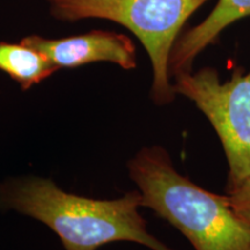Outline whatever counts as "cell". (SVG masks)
<instances>
[{
  "label": "cell",
  "mask_w": 250,
  "mask_h": 250,
  "mask_svg": "<svg viewBox=\"0 0 250 250\" xmlns=\"http://www.w3.org/2000/svg\"><path fill=\"white\" fill-rule=\"evenodd\" d=\"M0 206L46 225L65 250H98L117 241L171 250L147 230L139 213V190L117 199H94L64 191L51 180L26 177L0 184Z\"/></svg>",
  "instance_id": "cell-1"
},
{
  "label": "cell",
  "mask_w": 250,
  "mask_h": 250,
  "mask_svg": "<svg viewBox=\"0 0 250 250\" xmlns=\"http://www.w3.org/2000/svg\"><path fill=\"white\" fill-rule=\"evenodd\" d=\"M127 167L143 206L177 228L196 250H250V223L234 210L228 196L181 175L165 148H143Z\"/></svg>",
  "instance_id": "cell-2"
},
{
  "label": "cell",
  "mask_w": 250,
  "mask_h": 250,
  "mask_svg": "<svg viewBox=\"0 0 250 250\" xmlns=\"http://www.w3.org/2000/svg\"><path fill=\"white\" fill-rule=\"evenodd\" d=\"M50 13L61 21L101 19L129 29L140 41L152 62V100L169 104L175 100L169 59L189 18L208 0H46Z\"/></svg>",
  "instance_id": "cell-3"
},
{
  "label": "cell",
  "mask_w": 250,
  "mask_h": 250,
  "mask_svg": "<svg viewBox=\"0 0 250 250\" xmlns=\"http://www.w3.org/2000/svg\"><path fill=\"white\" fill-rule=\"evenodd\" d=\"M173 89L196 104L217 132L228 162L226 187L250 176V71L234 68L221 81L214 67L173 78Z\"/></svg>",
  "instance_id": "cell-4"
},
{
  "label": "cell",
  "mask_w": 250,
  "mask_h": 250,
  "mask_svg": "<svg viewBox=\"0 0 250 250\" xmlns=\"http://www.w3.org/2000/svg\"><path fill=\"white\" fill-rule=\"evenodd\" d=\"M20 42L42 54L58 70L76 68L96 62H112L123 70L137 67L134 43L130 37L116 31L93 30L64 39L30 35Z\"/></svg>",
  "instance_id": "cell-5"
},
{
  "label": "cell",
  "mask_w": 250,
  "mask_h": 250,
  "mask_svg": "<svg viewBox=\"0 0 250 250\" xmlns=\"http://www.w3.org/2000/svg\"><path fill=\"white\" fill-rule=\"evenodd\" d=\"M250 17V0H219L204 21L181 34L169 59L170 78L192 71L195 59L236 21Z\"/></svg>",
  "instance_id": "cell-6"
},
{
  "label": "cell",
  "mask_w": 250,
  "mask_h": 250,
  "mask_svg": "<svg viewBox=\"0 0 250 250\" xmlns=\"http://www.w3.org/2000/svg\"><path fill=\"white\" fill-rule=\"evenodd\" d=\"M0 70L27 90L52 76L58 68L39 51L21 42H0Z\"/></svg>",
  "instance_id": "cell-7"
},
{
  "label": "cell",
  "mask_w": 250,
  "mask_h": 250,
  "mask_svg": "<svg viewBox=\"0 0 250 250\" xmlns=\"http://www.w3.org/2000/svg\"><path fill=\"white\" fill-rule=\"evenodd\" d=\"M225 190L234 210L250 223V176Z\"/></svg>",
  "instance_id": "cell-8"
}]
</instances>
